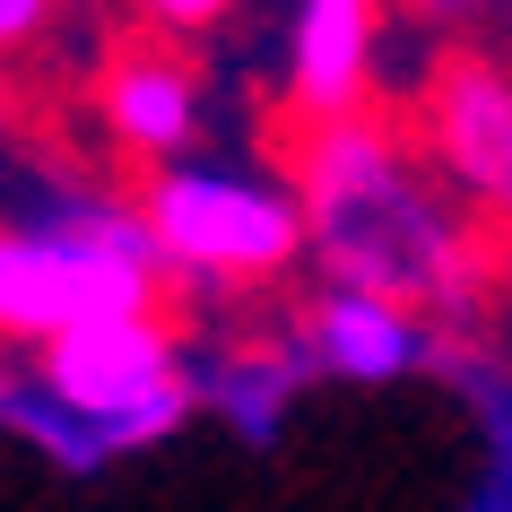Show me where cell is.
<instances>
[{
	"mask_svg": "<svg viewBox=\"0 0 512 512\" xmlns=\"http://www.w3.org/2000/svg\"><path fill=\"white\" fill-rule=\"evenodd\" d=\"M296 191H304V217H313L322 278L374 287L426 322H460L478 304V278H486L478 235L460 226L452 191L408 165L400 131L382 113L313 122L296 148Z\"/></svg>",
	"mask_w": 512,
	"mask_h": 512,
	"instance_id": "6da1fadb",
	"label": "cell"
},
{
	"mask_svg": "<svg viewBox=\"0 0 512 512\" xmlns=\"http://www.w3.org/2000/svg\"><path fill=\"white\" fill-rule=\"evenodd\" d=\"M165 287L174 278L157 261L139 200L61 191L44 217L0 226V339H18V348H53L113 313H157Z\"/></svg>",
	"mask_w": 512,
	"mask_h": 512,
	"instance_id": "7a4b0ae2",
	"label": "cell"
},
{
	"mask_svg": "<svg viewBox=\"0 0 512 512\" xmlns=\"http://www.w3.org/2000/svg\"><path fill=\"white\" fill-rule=\"evenodd\" d=\"M139 217L157 235L165 278H183L191 296H243L261 278H287L313 252L296 174H261V165H217V157L157 165L139 191Z\"/></svg>",
	"mask_w": 512,
	"mask_h": 512,
	"instance_id": "3957f363",
	"label": "cell"
},
{
	"mask_svg": "<svg viewBox=\"0 0 512 512\" xmlns=\"http://www.w3.org/2000/svg\"><path fill=\"white\" fill-rule=\"evenodd\" d=\"M35 391L53 417H70L87 469L105 452H148L200 408V382L183 374V339L165 313H113L53 348H35Z\"/></svg>",
	"mask_w": 512,
	"mask_h": 512,
	"instance_id": "277c9868",
	"label": "cell"
},
{
	"mask_svg": "<svg viewBox=\"0 0 512 512\" xmlns=\"http://www.w3.org/2000/svg\"><path fill=\"white\" fill-rule=\"evenodd\" d=\"M426 157L452 200L512 226V61L452 53L426 87Z\"/></svg>",
	"mask_w": 512,
	"mask_h": 512,
	"instance_id": "5b68a950",
	"label": "cell"
},
{
	"mask_svg": "<svg viewBox=\"0 0 512 512\" xmlns=\"http://www.w3.org/2000/svg\"><path fill=\"white\" fill-rule=\"evenodd\" d=\"M382 35H391V0H287V35H278V105L313 122H348L374 113L382 79Z\"/></svg>",
	"mask_w": 512,
	"mask_h": 512,
	"instance_id": "8992f818",
	"label": "cell"
},
{
	"mask_svg": "<svg viewBox=\"0 0 512 512\" xmlns=\"http://www.w3.org/2000/svg\"><path fill=\"white\" fill-rule=\"evenodd\" d=\"M96 113H105V139L122 157H139L148 174L157 165H183L191 139H200V70L183 53H165V44H131V53L105 61V79H96Z\"/></svg>",
	"mask_w": 512,
	"mask_h": 512,
	"instance_id": "52a82bcc",
	"label": "cell"
},
{
	"mask_svg": "<svg viewBox=\"0 0 512 512\" xmlns=\"http://www.w3.org/2000/svg\"><path fill=\"white\" fill-rule=\"evenodd\" d=\"M304 365L313 374H339V382H400L426 365L434 348V322L426 313H408V304L374 296V287H339L322 278L313 304H304Z\"/></svg>",
	"mask_w": 512,
	"mask_h": 512,
	"instance_id": "ba28073f",
	"label": "cell"
},
{
	"mask_svg": "<svg viewBox=\"0 0 512 512\" xmlns=\"http://www.w3.org/2000/svg\"><path fill=\"white\" fill-rule=\"evenodd\" d=\"M313 374L304 365V348H287V356H243L226 382H200V400L209 408H226V426H243V434H270V417L287 408V391Z\"/></svg>",
	"mask_w": 512,
	"mask_h": 512,
	"instance_id": "9c48e42d",
	"label": "cell"
},
{
	"mask_svg": "<svg viewBox=\"0 0 512 512\" xmlns=\"http://www.w3.org/2000/svg\"><path fill=\"white\" fill-rule=\"evenodd\" d=\"M131 9H139L157 35H209V27H226V18H235L243 0H131Z\"/></svg>",
	"mask_w": 512,
	"mask_h": 512,
	"instance_id": "30bf717a",
	"label": "cell"
},
{
	"mask_svg": "<svg viewBox=\"0 0 512 512\" xmlns=\"http://www.w3.org/2000/svg\"><path fill=\"white\" fill-rule=\"evenodd\" d=\"M53 27H61V0H0V61L35 53Z\"/></svg>",
	"mask_w": 512,
	"mask_h": 512,
	"instance_id": "8fae6325",
	"label": "cell"
},
{
	"mask_svg": "<svg viewBox=\"0 0 512 512\" xmlns=\"http://www.w3.org/2000/svg\"><path fill=\"white\" fill-rule=\"evenodd\" d=\"M408 18H426V27H460V18H478L486 0H400Z\"/></svg>",
	"mask_w": 512,
	"mask_h": 512,
	"instance_id": "7c38bea8",
	"label": "cell"
},
{
	"mask_svg": "<svg viewBox=\"0 0 512 512\" xmlns=\"http://www.w3.org/2000/svg\"><path fill=\"white\" fill-rule=\"evenodd\" d=\"M0 131H9V87H0Z\"/></svg>",
	"mask_w": 512,
	"mask_h": 512,
	"instance_id": "4fadbf2b",
	"label": "cell"
}]
</instances>
